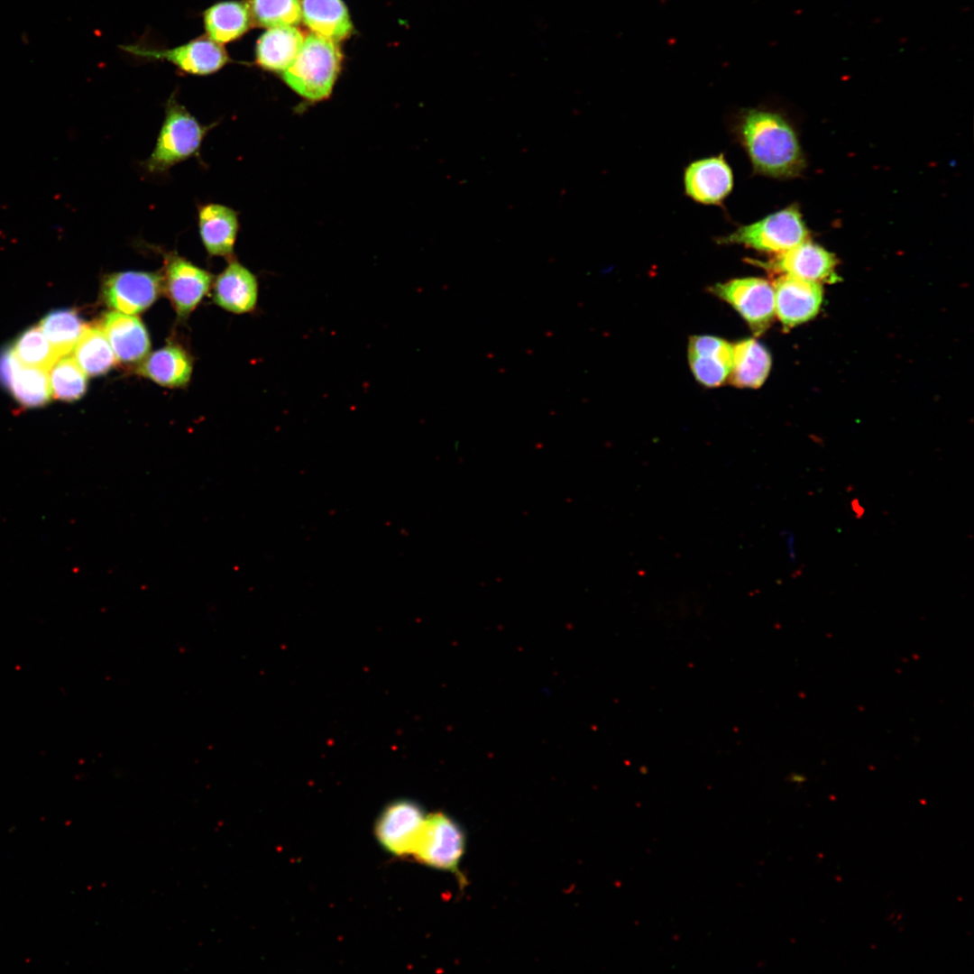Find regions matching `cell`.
Returning a JSON list of instances; mask_svg holds the SVG:
<instances>
[{"label":"cell","instance_id":"1","mask_svg":"<svg viewBox=\"0 0 974 974\" xmlns=\"http://www.w3.org/2000/svg\"><path fill=\"white\" fill-rule=\"evenodd\" d=\"M738 136L756 172L789 178L804 168V159L791 125L780 115L762 109L742 113Z\"/></svg>","mask_w":974,"mask_h":974},{"label":"cell","instance_id":"2","mask_svg":"<svg viewBox=\"0 0 974 974\" xmlns=\"http://www.w3.org/2000/svg\"><path fill=\"white\" fill-rule=\"evenodd\" d=\"M342 53L335 41L311 33L292 63L282 72L286 84L310 101L326 98L338 76Z\"/></svg>","mask_w":974,"mask_h":974},{"label":"cell","instance_id":"3","mask_svg":"<svg viewBox=\"0 0 974 974\" xmlns=\"http://www.w3.org/2000/svg\"><path fill=\"white\" fill-rule=\"evenodd\" d=\"M210 126L201 124L185 106L171 96L166 105L165 118L157 142L144 168L150 173H163L172 166L198 155Z\"/></svg>","mask_w":974,"mask_h":974},{"label":"cell","instance_id":"4","mask_svg":"<svg viewBox=\"0 0 974 974\" xmlns=\"http://www.w3.org/2000/svg\"><path fill=\"white\" fill-rule=\"evenodd\" d=\"M466 838L461 825L442 812L427 815L412 856L420 863L459 874Z\"/></svg>","mask_w":974,"mask_h":974},{"label":"cell","instance_id":"5","mask_svg":"<svg viewBox=\"0 0 974 974\" xmlns=\"http://www.w3.org/2000/svg\"><path fill=\"white\" fill-rule=\"evenodd\" d=\"M808 231L795 207L785 208L720 239L761 252L781 253L807 240Z\"/></svg>","mask_w":974,"mask_h":974},{"label":"cell","instance_id":"6","mask_svg":"<svg viewBox=\"0 0 974 974\" xmlns=\"http://www.w3.org/2000/svg\"><path fill=\"white\" fill-rule=\"evenodd\" d=\"M710 290L731 305L746 320L751 330L759 335L775 316L773 286L761 278L734 279L714 285Z\"/></svg>","mask_w":974,"mask_h":974},{"label":"cell","instance_id":"7","mask_svg":"<svg viewBox=\"0 0 974 974\" xmlns=\"http://www.w3.org/2000/svg\"><path fill=\"white\" fill-rule=\"evenodd\" d=\"M122 49L140 58L169 61L182 72L198 76L216 73L231 61L223 45L213 41L207 36L198 37L170 49H153L139 45H124Z\"/></svg>","mask_w":974,"mask_h":974},{"label":"cell","instance_id":"8","mask_svg":"<svg viewBox=\"0 0 974 974\" xmlns=\"http://www.w3.org/2000/svg\"><path fill=\"white\" fill-rule=\"evenodd\" d=\"M427 814L423 807L409 799L388 804L375 822V837L382 848L397 857L412 854Z\"/></svg>","mask_w":974,"mask_h":974},{"label":"cell","instance_id":"9","mask_svg":"<svg viewBox=\"0 0 974 974\" xmlns=\"http://www.w3.org/2000/svg\"><path fill=\"white\" fill-rule=\"evenodd\" d=\"M162 281V276L156 272L127 271L112 273L103 282V298L116 311L135 315L156 301Z\"/></svg>","mask_w":974,"mask_h":974},{"label":"cell","instance_id":"10","mask_svg":"<svg viewBox=\"0 0 974 974\" xmlns=\"http://www.w3.org/2000/svg\"><path fill=\"white\" fill-rule=\"evenodd\" d=\"M773 289L775 314L786 328L812 319L820 310L822 288L819 282L785 274L776 280Z\"/></svg>","mask_w":974,"mask_h":974},{"label":"cell","instance_id":"11","mask_svg":"<svg viewBox=\"0 0 974 974\" xmlns=\"http://www.w3.org/2000/svg\"><path fill=\"white\" fill-rule=\"evenodd\" d=\"M212 276L188 260L171 255L167 258L165 287L179 317H185L207 293Z\"/></svg>","mask_w":974,"mask_h":974},{"label":"cell","instance_id":"12","mask_svg":"<svg viewBox=\"0 0 974 974\" xmlns=\"http://www.w3.org/2000/svg\"><path fill=\"white\" fill-rule=\"evenodd\" d=\"M688 359L695 379L706 387L721 386L732 367V345L712 335H695L689 341Z\"/></svg>","mask_w":974,"mask_h":974},{"label":"cell","instance_id":"13","mask_svg":"<svg viewBox=\"0 0 974 974\" xmlns=\"http://www.w3.org/2000/svg\"><path fill=\"white\" fill-rule=\"evenodd\" d=\"M686 194L703 204H718L733 186L731 170L722 156L693 162L685 174Z\"/></svg>","mask_w":974,"mask_h":974},{"label":"cell","instance_id":"14","mask_svg":"<svg viewBox=\"0 0 974 974\" xmlns=\"http://www.w3.org/2000/svg\"><path fill=\"white\" fill-rule=\"evenodd\" d=\"M102 329L116 361L134 363L148 355L150 337L138 317L118 311L109 312L104 317Z\"/></svg>","mask_w":974,"mask_h":974},{"label":"cell","instance_id":"15","mask_svg":"<svg viewBox=\"0 0 974 974\" xmlns=\"http://www.w3.org/2000/svg\"><path fill=\"white\" fill-rule=\"evenodd\" d=\"M766 265L786 275L819 282L830 280L834 275L836 259L824 248L806 240L778 253Z\"/></svg>","mask_w":974,"mask_h":974},{"label":"cell","instance_id":"16","mask_svg":"<svg viewBox=\"0 0 974 974\" xmlns=\"http://www.w3.org/2000/svg\"><path fill=\"white\" fill-rule=\"evenodd\" d=\"M214 300L218 306L234 313L253 311L258 300L256 277L237 261L230 262L216 280Z\"/></svg>","mask_w":974,"mask_h":974},{"label":"cell","instance_id":"17","mask_svg":"<svg viewBox=\"0 0 974 974\" xmlns=\"http://www.w3.org/2000/svg\"><path fill=\"white\" fill-rule=\"evenodd\" d=\"M198 218L207 252L215 256H230L239 229L237 213L226 206L209 203L199 207Z\"/></svg>","mask_w":974,"mask_h":974},{"label":"cell","instance_id":"18","mask_svg":"<svg viewBox=\"0 0 974 974\" xmlns=\"http://www.w3.org/2000/svg\"><path fill=\"white\" fill-rule=\"evenodd\" d=\"M207 36L223 45L241 38L253 25L248 1L227 0L210 5L203 13Z\"/></svg>","mask_w":974,"mask_h":974},{"label":"cell","instance_id":"19","mask_svg":"<svg viewBox=\"0 0 974 974\" xmlns=\"http://www.w3.org/2000/svg\"><path fill=\"white\" fill-rule=\"evenodd\" d=\"M305 37L295 26L270 28L258 39L255 62L271 72H283L299 52Z\"/></svg>","mask_w":974,"mask_h":974},{"label":"cell","instance_id":"20","mask_svg":"<svg viewBox=\"0 0 974 974\" xmlns=\"http://www.w3.org/2000/svg\"><path fill=\"white\" fill-rule=\"evenodd\" d=\"M304 23L313 33L339 41L353 32L348 10L342 0H302Z\"/></svg>","mask_w":974,"mask_h":974},{"label":"cell","instance_id":"21","mask_svg":"<svg viewBox=\"0 0 974 974\" xmlns=\"http://www.w3.org/2000/svg\"><path fill=\"white\" fill-rule=\"evenodd\" d=\"M138 372L165 387H182L190 379L192 363L184 349L169 345L147 355Z\"/></svg>","mask_w":974,"mask_h":974},{"label":"cell","instance_id":"22","mask_svg":"<svg viewBox=\"0 0 974 974\" xmlns=\"http://www.w3.org/2000/svg\"><path fill=\"white\" fill-rule=\"evenodd\" d=\"M730 382L738 388H759L771 368V356L758 341L748 338L734 346Z\"/></svg>","mask_w":974,"mask_h":974},{"label":"cell","instance_id":"23","mask_svg":"<svg viewBox=\"0 0 974 974\" xmlns=\"http://www.w3.org/2000/svg\"><path fill=\"white\" fill-rule=\"evenodd\" d=\"M73 352L75 361L88 376L104 375L115 364L113 349L97 326H85Z\"/></svg>","mask_w":974,"mask_h":974},{"label":"cell","instance_id":"24","mask_svg":"<svg viewBox=\"0 0 974 974\" xmlns=\"http://www.w3.org/2000/svg\"><path fill=\"white\" fill-rule=\"evenodd\" d=\"M39 326L60 358L72 352L86 325L77 311L64 308L49 312Z\"/></svg>","mask_w":974,"mask_h":974},{"label":"cell","instance_id":"25","mask_svg":"<svg viewBox=\"0 0 974 974\" xmlns=\"http://www.w3.org/2000/svg\"><path fill=\"white\" fill-rule=\"evenodd\" d=\"M8 391L23 408L34 409L45 406L52 397L48 371L19 363Z\"/></svg>","mask_w":974,"mask_h":974},{"label":"cell","instance_id":"26","mask_svg":"<svg viewBox=\"0 0 974 974\" xmlns=\"http://www.w3.org/2000/svg\"><path fill=\"white\" fill-rule=\"evenodd\" d=\"M48 371L51 395L55 399L72 402L85 395L87 389V374L74 357L68 354L59 358Z\"/></svg>","mask_w":974,"mask_h":974},{"label":"cell","instance_id":"27","mask_svg":"<svg viewBox=\"0 0 974 974\" xmlns=\"http://www.w3.org/2000/svg\"><path fill=\"white\" fill-rule=\"evenodd\" d=\"M253 24L262 28L295 26L302 19L300 0H248Z\"/></svg>","mask_w":974,"mask_h":974},{"label":"cell","instance_id":"28","mask_svg":"<svg viewBox=\"0 0 974 974\" xmlns=\"http://www.w3.org/2000/svg\"><path fill=\"white\" fill-rule=\"evenodd\" d=\"M12 349L22 364L47 371L59 359L39 325L32 326L20 334L12 345Z\"/></svg>","mask_w":974,"mask_h":974},{"label":"cell","instance_id":"29","mask_svg":"<svg viewBox=\"0 0 974 974\" xmlns=\"http://www.w3.org/2000/svg\"><path fill=\"white\" fill-rule=\"evenodd\" d=\"M19 363L12 346H5L0 350V386L3 389L9 390L14 371Z\"/></svg>","mask_w":974,"mask_h":974},{"label":"cell","instance_id":"30","mask_svg":"<svg viewBox=\"0 0 974 974\" xmlns=\"http://www.w3.org/2000/svg\"><path fill=\"white\" fill-rule=\"evenodd\" d=\"M851 505H852L853 511L857 515V518H861L863 516V514H864V509L859 504V501L857 499L853 500L852 502H851Z\"/></svg>","mask_w":974,"mask_h":974}]
</instances>
